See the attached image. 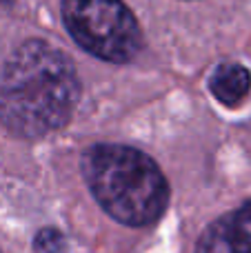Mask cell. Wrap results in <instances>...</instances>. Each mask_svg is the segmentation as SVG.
<instances>
[{
  "label": "cell",
  "mask_w": 251,
  "mask_h": 253,
  "mask_svg": "<svg viewBox=\"0 0 251 253\" xmlns=\"http://www.w3.org/2000/svg\"><path fill=\"white\" fill-rule=\"evenodd\" d=\"M80 98L71 60L44 40H29L0 71V123L22 138L62 129Z\"/></svg>",
  "instance_id": "6da1fadb"
},
{
  "label": "cell",
  "mask_w": 251,
  "mask_h": 253,
  "mask_svg": "<svg viewBox=\"0 0 251 253\" xmlns=\"http://www.w3.org/2000/svg\"><path fill=\"white\" fill-rule=\"evenodd\" d=\"M83 175L98 205L129 227L154 224L169 202V184L149 156L125 144H96L83 156Z\"/></svg>",
  "instance_id": "7a4b0ae2"
},
{
  "label": "cell",
  "mask_w": 251,
  "mask_h": 253,
  "mask_svg": "<svg viewBox=\"0 0 251 253\" xmlns=\"http://www.w3.org/2000/svg\"><path fill=\"white\" fill-rule=\"evenodd\" d=\"M62 20L71 38L107 62H129L142 49L138 20L123 0H62Z\"/></svg>",
  "instance_id": "3957f363"
},
{
  "label": "cell",
  "mask_w": 251,
  "mask_h": 253,
  "mask_svg": "<svg viewBox=\"0 0 251 253\" xmlns=\"http://www.w3.org/2000/svg\"><path fill=\"white\" fill-rule=\"evenodd\" d=\"M196 253H251V200L209 224Z\"/></svg>",
  "instance_id": "277c9868"
},
{
  "label": "cell",
  "mask_w": 251,
  "mask_h": 253,
  "mask_svg": "<svg viewBox=\"0 0 251 253\" xmlns=\"http://www.w3.org/2000/svg\"><path fill=\"white\" fill-rule=\"evenodd\" d=\"M209 89L218 102L227 107H238L251 91V74L247 67L238 62H222L211 74Z\"/></svg>",
  "instance_id": "5b68a950"
},
{
  "label": "cell",
  "mask_w": 251,
  "mask_h": 253,
  "mask_svg": "<svg viewBox=\"0 0 251 253\" xmlns=\"http://www.w3.org/2000/svg\"><path fill=\"white\" fill-rule=\"evenodd\" d=\"M36 253H65V238L56 229H44L36 236Z\"/></svg>",
  "instance_id": "8992f818"
},
{
  "label": "cell",
  "mask_w": 251,
  "mask_h": 253,
  "mask_svg": "<svg viewBox=\"0 0 251 253\" xmlns=\"http://www.w3.org/2000/svg\"><path fill=\"white\" fill-rule=\"evenodd\" d=\"M0 2H13V0H0Z\"/></svg>",
  "instance_id": "52a82bcc"
}]
</instances>
